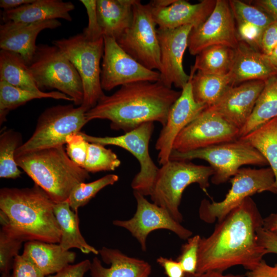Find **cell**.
Instances as JSON below:
<instances>
[{
	"instance_id": "cell-1",
	"label": "cell",
	"mask_w": 277,
	"mask_h": 277,
	"mask_svg": "<svg viewBox=\"0 0 277 277\" xmlns=\"http://www.w3.org/2000/svg\"><path fill=\"white\" fill-rule=\"evenodd\" d=\"M263 219L252 199L246 198L217 222L210 235L201 238L196 273L224 272L236 265L247 271L255 267L266 254L256 234Z\"/></svg>"
},
{
	"instance_id": "cell-2",
	"label": "cell",
	"mask_w": 277,
	"mask_h": 277,
	"mask_svg": "<svg viewBox=\"0 0 277 277\" xmlns=\"http://www.w3.org/2000/svg\"><path fill=\"white\" fill-rule=\"evenodd\" d=\"M181 93L160 80L130 83L111 95H105L85 115L88 122L108 120L112 130L125 133L147 122H159L163 127Z\"/></svg>"
},
{
	"instance_id": "cell-3",
	"label": "cell",
	"mask_w": 277,
	"mask_h": 277,
	"mask_svg": "<svg viewBox=\"0 0 277 277\" xmlns=\"http://www.w3.org/2000/svg\"><path fill=\"white\" fill-rule=\"evenodd\" d=\"M55 203L38 185L0 190L2 226L25 242L59 244L61 229L54 212Z\"/></svg>"
},
{
	"instance_id": "cell-4",
	"label": "cell",
	"mask_w": 277,
	"mask_h": 277,
	"mask_svg": "<svg viewBox=\"0 0 277 277\" xmlns=\"http://www.w3.org/2000/svg\"><path fill=\"white\" fill-rule=\"evenodd\" d=\"M15 159L55 203L67 201L76 185L90 178L88 172L69 158L63 146L26 152Z\"/></svg>"
},
{
	"instance_id": "cell-5",
	"label": "cell",
	"mask_w": 277,
	"mask_h": 277,
	"mask_svg": "<svg viewBox=\"0 0 277 277\" xmlns=\"http://www.w3.org/2000/svg\"><path fill=\"white\" fill-rule=\"evenodd\" d=\"M213 174L210 166L196 165L189 161L170 160L159 168L150 196L153 203L165 209L180 223L183 217L179 207L184 190L196 183L207 193L209 179Z\"/></svg>"
},
{
	"instance_id": "cell-6",
	"label": "cell",
	"mask_w": 277,
	"mask_h": 277,
	"mask_svg": "<svg viewBox=\"0 0 277 277\" xmlns=\"http://www.w3.org/2000/svg\"><path fill=\"white\" fill-rule=\"evenodd\" d=\"M52 44L63 53L77 70L84 91L83 102L81 106L88 111L105 95L101 83L104 37L90 39L82 33L54 40Z\"/></svg>"
},
{
	"instance_id": "cell-7",
	"label": "cell",
	"mask_w": 277,
	"mask_h": 277,
	"mask_svg": "<svg viewBox=\"0 0 277 277\" xmlns=\"http://www.w3.org/2000/svg\"><path fill=\"white\" fill-rule=\"evenodd\" d=\"M29 66L41 91L55 89L71 97L75 105L82 104L84 91L81 78L71 62L56 46L37 45Z\"/></svg>"
},
{
	"instance_id": "cell-8",
	"label": "cell",
	"mask_w": 277,
	"mask_h": 277,
	"mask_svg": "<svg viewBox=\"0 0 277 277\" xmlns=\"http://www.w3.org/2000/svg\"><path fill=\"white\" fill-rule=\"evenodd\" d=\"M193 159L203 160L209 163L214 171L211 181L215 185L227 182L242 166L268 164L256 149L240 139L185 152L173 150L170 157L171 160Z\"/></svg>"
},
{
	"instance_id": "cell-9",
	"label": "cell",
	"mask_w": 277,
	"mask_h": 277,
	"mask_svg": "<svg viewBox=\"0 0 277 277\" xmlns=\"http://www.w3.org/2000/svg\"><path fill=\"white\" fill-rule=\"evenodd\" d=\"M82 106L58 105L45 109L39 116L31 137L16 150L15 157L39 149L64 146L67 137L81 132L89 122Z\"/></svg>"
},
{
	"instance_id": "cell-10",
	"label": "cell",
	"mask_w": 277,
	"mask_h": 277,
	"mask_svg": "<svg viewBox=\"0 0 277 277\" xmlns=\"http://www.w3.org/2000/svg\"><path fill=\"white\" fill-rule=\"evenodd\" d=\"M230 181L231 188L222 201L210 202L204 199L201 201L199 214L204 222H221L246 198L256 193L269 191L277 194L275 176L270 167L240 168Z\"/></svg>"
},
{
	"instance_id": "cell-11",
	"label": "cell",
	"mask_w": 277,
	"mask_h": 277,
	"mask_svg": "<svg viewBox=\"0 0 277 277\" xmlns=\"http://www.w3.org/2000/svg\"><path fill=\"white\" fill-rule=\"evenodd\" d=\"M151 7L135 0L130 27L116 40L120 46L146 68L159 72L160 48Z\"/></svg>"
},
{
	"instance_id": "cell-12",
	"label": "cell",
	"mask_w": 277,
	"mask_h": 277,
	"mask_svg": "<svg viewBox=\"0 0 277 277\" xmlns=\"http://www.w3.org/2000/svg\"><path fill=\"white\" fill-rule=\"evenodd\" d=\"M154 130L153 122L142 124L137 128L117 136L98 137L80 132L90 143L103 146L114 145L131 153L138 161L140 170L131 182L133 191L145 196L150 195L159 168L152 161L149 152V144Z\"/></svg>"
},
{
	"instance_id": "cell-13",
	"label": "cell",
	"mask_w": 277,
	"mask_h": 277,
	"mask_svg": "<svg viewBox=\"0 0 277 277\" xmlns=\"http://www.w3.org/2000/svg\"><path fill=\"white\" fill-rule=\"evenodd\" d=\"M240 129L208 107L178 134L173 150L181 152L238 139Z\"/></svg>"
},
{
	"instance_id": "cell-14",
	"label": "cell",
	"mask_w": 277,
	"mask_h": 277,
	"mask_svg": "<svg viewBox=\"0 0 277 277\" xmlns=\"http://www.w3.org/2000/svg\"><path fill=\"white\" fill-rule=\"evenodd\" d=\"M103 37L101 74L103 90L110 91L130 83L160 80L158 71L150 70L139 63L120 46L115 38L108 36Z\"/></svg>"
},
{
	"instance_id": "cell-15",
	"label": "cell",
	"mask_w": 277,
	"mask_h": 277,
	"mask_svg": "<svg viewBox=\"0 0 277 277\" xmlns=\"http://www.w3.org/2000/svg\"><path fill=\"white\" fill-rule=\"evenodd\" d=\"M133 194L136 201L133 216L128 220H114L112 223L130 232L139 242L143 251H146L148 234L155 230H170L183 240L192 236V232L176 221L165 209L149 202L138 192L133 191Z\"/></svg>"
},
{
	"instance_id": "cell-16",
	"label": "cell",
	"mask_w": 277,
	"mask_h": 277,
	"mask_svg": "<svg viewBox=\"0 0 277 277\" xmlns=\"http://www.w3.org/2000/svg\"><path fill=\"white\" fill-rule=\"evenodd\" d=\"M239 43L235 22L229 1L216 0L214 8L208 17L192 29L187 48L190 54L196 56L212 46L221 45L235 49Z\"/></svg>"
},
{
	"instance_id": "cell-17",
	"label": "cell",
	"mask_w": 277,
	"mask_h": 277,
	"mask_svg": "<svg viewBox=\"0 0 277 277\" xmlns=\"http://www.w3.org/2000/svg\"><path fill=\"white\" fill-rule=\"evenodd\" d=\"M193 27L186 25L172 29H157L160 48V81L166 86L183 89L190 75L183 65L189 35Z\"/></svg>"
},
{
	"instance_id": "cell-18",
	"label": "cell",
	"mask_w": 277,
	"mask_h": 277,
	"mask_svg": "<svg viewBox=\"0 0 277 277\" xmlns=\"http://www.w3.org/2000/svg\"><path fill=\"white\" fill-rule=\"evenodd\" d=\"M171 106L166 124L160 133L155 148L159 151L158 161L163 165L170 160L174 142L180 132L207 107L196 102L193 97L191 75Z\"/></svg>"
},
{
	"instance_id": "cell-19",
	"label": "cell",
	"mask_w": 277,
	"mask_h": 277,
	"mask_svg": "<svg viewBox=\"0 0 277 277\" xmlns=\"http://www.w3.org/2000/svg\"><path fill=\"white\" fill-rule=\"evenodd\" d=\"M265 84V81L254 80L232 86L208 108L240 130L250 116Z\"/></svg>"
},
{
	"instance_id": "cell-20",
	"label": "cell",
	"mask_w": 277,
	"mask_h": 277,
	"mask_svg": "<svg viewBox=\"0 0 277 277\" xmlns=\"http://www.w3.org/2000/svg\"><path fill=\"white\" fill-rule=\"evenodd\" d=\"M61 26L57 19L32 23L8 22L0 26V48L20 55L29 65L35 55L38 34L47 29Z\"/></svg>"
},
{
	"instance_id": "cell-21",
	"label": "cell",
	"mask_w": 277,
	"mask_h": 277,
	"mask_svg": "<svg viewBox=\"0 0 277 277\" xmlns=\"http://www.w3.org/2000/svg\"><path fill=\"white\" fill-rule=\"evenodd\" d=\"M216 0H203L192 4L184 0H175L168 6H153L150 4L158 28L172 29L186 25L196 27L210 15Z\"/></svg>"
},
{
	"instance_id": "cell-22",
	"label": "cell",
	"mask_w": 277,
	"mask_h": 277,
	"mask_svg": "<svg viewBox=\"0 0 277 277\" xmlns=\"http://www.w3.org/2000/svg\"><path fill=\"white\" fill-rule=\"evenodd\" d=\"M105 267L94 257L91 263V277H150L151 266L143 260L128 256L117 249L103 247L98 250Z\"/></svg>"
},
{
	"instance_id": "cell-23",
	"label": "cell",
	"mask_w": 277,
	"mask_h": 277,
	"mask_svg": "<svg viewBox=\"0 0 277 277\" xmlns=\"http://www.w3.org/2000/svg\"><path fill=\"white\" fill-rule=\"evenodd\" d=\"M233 85L254 81H266L277 74L266 55L243 41L235 49L233 66L229 72Z\"/></svg>"
},
{
	"instance_id": "cell-24",
	"label": "cell",
	"mask_w": 277,
	"mask_h": 277,
	"mask_svg": "<svg viewBox=\"0 0 277 277\" xmlns=\"http://www.w3.org/2000/svg\"><path fill=\"white\" fill-rule=\"evenodd\" d=\"M239 41H243L260 50L264 30L273 22L259 7L239 0H230Z\"/></svg>"
},
{
	"instance_id": "cell-25",
	"label": "cell",
	"mask_w": 277,
	"mask_h": 277,
	"mask_svg": "<svg viewBox=\"0 0 277 277\" xmlns=\"http://www.w3.org/2000/svg\"><path fill=\"white\" fill-rule=\"evenodd\" d=\"M75 8L71 2L61 0H34L15 9L3 11L2 19L8 22L32 23L48 20L64 19L71 21L70 12Z\"/></svg>"
},
{
	"instance_id": "cell-26",
	"label": "cell",
	"mask_w": 277,
	"mask_h": 277,
	"mask_svg": "<svg viewBox=\"0 0 277 277\" xmlns=\"http://www.w3.org/2000/svg\"><path fill=\"white\" fill-rule=\"evenodd\" d=\"M23 253L26 255L45 276L53 274L72 264L76 253L64 250L59 244L38 241L26 242Z\"/></svg>"
},
{
	"instance_id": "cell-27",
	"label": "cell",
	"mask_w": 277,
	"mask_h": 277,
	"mask_svg": "<svg viewBox=\"0 0 277 277\" xmlns=\"http://www.w3.org/2000/svg\"><path fill=\"white\" fill-rule=\"evenodd\" d=\"M135 0H96L98 21L102 34L117 39L130 27Z\"/></svg>"
},
{
	"instance_id": "cell-28",
	"label": "cell",
	"mask_w": 277,
	"mask_h": 277,
	"mask_svg": "<svg viewBox=\"0 0 277 277\" xmlns=\"http://www.w3.org/2000/svg\"><path fill=\"white\" fill-rule=\"evenodd\" d=\"M54 212L61 232L59 244L64 250L77 248L85 254H99L98 250L89 245L82 235L78 213L71 209L67 200L55 203Z\"/></svg>"
},
{
	"instance_id": "cell-29",
	"label": "cell",
	"mask_w": 277,
	"mask_h": 277,
	"mask_svg": "<svg viewBox=\"0 0 277 277\" xmlns=\"http://www.w3.org/2000/svg\"><path fill=\"white\" fill-rule=\"evenodd\" d=\"M191 69V86L195 101L207 107L215 104L233 86L230 73L225 75L205 74Z\"/></svg>"
},
{
	"instance_id": "cell-30",
	"label": "cell",
	"mask_w": 277,
	"mask_h": 277,
	"mask_svg": "<svg viewBox=\"0 0 277 277\" xmlns=\"http://www.w3.org/2000/svg\"><path fill=\"white\" fill-rule=\"evenodd\" d=\"M276 117L277 74L265 81L250 116L240 130L239 138Z\"/></svg>"
},
{
	"instance_id": "cell-31",
	"label": "cell",
	"mask_w": 277,
	"mask_h": 277,
	"mask_svg": "<svg viewBox=\"0 0 277 277\" xmlns=\"http://www.w3.org/2000/svg\"><path fill=\"white\" fill-rule=\"evenodd\" d=\"M0 81L22 89L41 91L29 65L22 56L4 50L0 51Z\"/></svg>"
},
{
	"instance_id": "cell-32",
	"label": "cell",
	"mask_w": 277,
	"mask_h": 277,
	"mask_svg": "<svg viewBox=\"0 0 277 277\" xmlns=\"http://www.w3.org/2000/svg\"><path fill=\"white\" fill-rule=\"evenodd\" d=\"M44 98L64 100L73 102L71 97L58 91L49 92L42 91H32L17 88L4 81H0L1 125L6 121V116L10 111L31 100Z\"/></svg>"
},
{
	"instance_id": "cell-33",
	"label": "cell",
	"mask_w": 277,
	"mask_h": 277,
	"mask_svg": "<svg viewBox=\"0 0 277 277\" xmlns=\"http://www.w3.org/2000/svg\"><path fill=\"white\" fill-rule=\"evenodd\" d=\"M238 139L249 144L266 160L274 173L277 191V117Z\"/></svg>"
},
{
	"instance_id": "cell-34",
	"label": "cell",
	"mask_w": 277,
	"mask_h": 277,
	"mask_svg": "<svg viewBox=\"0 0 277 277\" xmlns=\"http://www.w3.org/2000/svg\"><path fill=\"white\" fill-rule=\"evenodd\" d=\"M235 49L218 45L207 47L196 55L191 69L205 74L225 75L232 69Z\"/></svg>"
},
{
	"instance_id": "cell-35",
	"label": "cell",
	"mask_w": 277,
	"mask_h": 277,
	"mask_svg": "<svg viewBox=\"0 0 277 277\" xmlns=\"http://www.w3.org/2000/svg\"><path fill=\"white\" fill-rule=\"evenodd\" d=\"M21 133L12 129L4 131L0 136V177L15 179L22 172L15 162V153L22 145Z\"/></svg>"
},
{
	"instance_id": "cell-36",
	"label": "cell",
	"mask_w": 277,
	"mask_h": 277,
	"mask_svg": "<svg viewBox=\"0 0 277 277\" xmlns=\"http://www.w3.org/2000/svg\"><path fill=\"white\" fill-rule=\"evenodd\" d=\"M118 180V175L109 174L90 183L77 184L73 188L67 200L71 209L78 212V209L88 203L101 190L113 185Z\"/></svg>"
},
{
	"instance_id": "cell-37",
	"label": "cell",
	"mask_w": 277,
	"mask_h": 277,
	"mask_svg": "<svg viewBox=\"0 0 277 277\" xmlns=\"http://www.w3.org/2000/svg\"><path fill=\"white\" fill-rule=\"evenodd\" d=\"M121 163V161L111 149L98 144L89 143L87 157L83 168L89 173L113 171Z\"/></svg>"
},
{
	"instance_id": "cell-38",
	"label": "cell",
	"mask_w": 277,
	"mask_h": 277,
	"mask_svg": "<svg viewBox=\"0 0 277 277\" xmlns=\"http://www.w3.org/2000/svg\"><path fill=\"white\" fill-rule=\"evenodd\" d=\"M25 242L20 236L2 227L0 231V272L1 277H8L13 268L14 258L18 255L22 243Z\"/></svg>"
},
{
	"instance_id": "cell-39",
	"label": "cell",
	"mask_w": 277,
	"mask_h": 277,
	"mask_svg": "<svg viewBox=\"0 0 277 277\" xmlns=\"http://www.w3.org/2000/svg\"><path fill=\"white\" fill-rule=\"evenodd\" d=\"M201 239L199 235L191 236L187 239V242L182 247L181 254L176 261L181 264L186 273H196L198 261V250Z\"/></svg>"
},
{
	"instance_id": "cell-40",
	"label": "cell",
	"mask_w": 277,
	"mask_h": 277,
	"mask_svg": "<svg viewBox=\"0 0 277 277\" xmlns=\"http://www.w3.org/2000/svg\"><path fill=\"white\" fill-rule=\"evenodd\" d=\"M88 143L80 132L69 135L66 139V151L68 156L82 168L86 159Z\"/></svg>"
},
{
	"instance_id": "cell-41",
	"label": "cell",
	"mask_w": 277,
	"mask_h": 277,
	"mask_svg": "<svg viewBox=\"0 0 277 277\" xmlns=\"http://www.w3.org/2000/svg\"><path fill=\"white\" fill-rule=\"evenodd\" d=\"M80 2L86 8L88 18V25L84 29L83 34L92 40L103 37L98 21L96 0H81Z\"/></svg>"
},
{
	"instance_id": "cell-42",
	"label": "cell",
	"mask_w": 277,
	"mask_h": 277,
	"mask_svg": "<svg viewBox=\"0 0 277 277\" xmlns=\"http://www.w3.org/2000/svg\"><path fill=\"white\" fill-rule=\"evenodd\" d=\"M13 277H45L41 270L25 254L17 255L13 264Z\"/></svg>"
},
{
	"instance_id": "cell-43",
	"label": "cell",
	"mask_w": 277,
	"mask_h": 277,
	"mask_svg": "<svg viewBox=\"0 0 277 277\" xmlns=\"http://www.w3.org/2000/svg\"><path fill=\"white\" fill-rule=\"evenodd\" d=\"M91 262L85 260L75 264H70L55 274L47 277H84L90 270Z\"/></svg>"
},
{
	"instance_id": "cell-44",
	"label": "cell",
	"mask_w": 277,
	"mask_h": 277,
	"mask_svg": "<svg viewBox=\"0 0 277 277\" xmlns=\"http://www.w3.org/2000/svg\"><path fill=\"white\" fill-rule=\"evenodd\" d=\"M277 45V22H272L264 30L260 46V51L267 55Z\"/></svg>"
},
{
	"instance_id": "cell-45",
	"label": "cell",
	"mask_w": 277,
	"mask_h": 277,
	"mask_svg": "<svg viewBox=\"0 0 277 277\" xmlns=\"http://www.w3.org/2000/svg\"><path fill=\"white\" fill-rule=\"evenodd\" d=\"M256 234L259 243L265 249L266 254H277V234L263 227L257 230Z\"/></svg>"
},
{
	"instance_id": "cell-46",
	"label": "cell",
	"mask_w": 277,
	"mask_h": 277,
	"mask_svg": "<svg viewBox=\"0 0 277 277\" xmlns=\"http://www.w3.org/2000/svg\"><path fill=\"white\" fill-rule=\"evenodd\" d=\"M156 262L164 268L168 277L185 276L186 273L178 261L160 256L157 259Z\"/></svg>"
},
{
	"instance_id": "cell-47",
	"label": "cell",
	"mask_w": 277,
	"mask_h": 277,
	"mask_svg": "<svg viewBox=\"0 0 277 277\" xmlns=\"http://www.w3.org/2000/svg\"><path fill=\"white\" fill-rule=\"evenodd\" d=\"M245 277H277V263L270 266L263 259L255 267L247 271Z\"/></svg>"
},
{
	"instance_id": "cell-48",
	"label": "cell",
	"mask_w": 277,
	"mask_h": 277,
	"mask_svg": "<svg viewBox=\"0 0 277 277\" xmlns=\"http://www.w3.org/2000/svg\"><path fill=\"white\" fill-rule=\"evenodd\" d=\"M249 3L265 12L273 21L277 22V0H254Z\"/></svg>"
},
{
	"instance_id": "cell-49",
	"label": "cell",
	"mask_w": 277,
	"mask_h": 277,
	"mask_svg": "<svg viewBox=\"0 0 277 277\" xmlns=\"http://www.w3.org/2000/svg\"><path fill=\"white\" fill-rule=\"evenodd\" d=\"M34 0H1L0 7L3 11L13 10L32 3Z\"/></svg>"
},
{
	"instance_id": "cell-50",
	"label": "cell",
	"mask_w": 277,
	"mask_h": 277,
	"mask_svg": "<svg viewBox=\"0 0 277 277\" xmlns=\"http://www.w3.org/2000/svg\"><path fill=\"white\" fill-rule=\"evenodd\" d=\"M185 277H245L243 274H224L223 272L210 271L202 273H195L193 274L186 273Z\"/></svg>"
},
{
	"instance_id": "cell-51",
	"label": "cell",
	"mask_w": 277,
	"mask_h": 277,
	"mask_svg": "<svg viewBox=\"0 0 277 277\" xmlns=\"http://www.w3.org/2000/svg\"><path fill=\"white\" fill-rule=\"evenodd\" d=\"M263 227L277 234V212L264 218Z\"/></svg>"
},
{
	"instance_id": "cell-52",
	"label": "cell",
	"mask_w": 277,
	"mask_h": 277,
	"mask_svg": "<svg viewBox=\"0 0 277 277\" xmlns=\"http://www.w3.org/2000/svg\"><path fill=\"white\" fill-rule=\"evenodd\" d=\"M266 55L271 64L277 70V45Z\"/></svg>"
},
{
	"instance_id": "cell-53",
	"label": "cell",
	"mask_w": 277,
	"mask_h": 277,
	"mask_svg": "<svg viewBox=\"0 0 277 277\" xmlns=\"http://www.w3.org/2000/svg\"><path fill=\"white\" fill-rule=\"evenodd\" d=\"M9 277H13L12 274L11 276H9Z\"/></svg>"
}]
</instances>
